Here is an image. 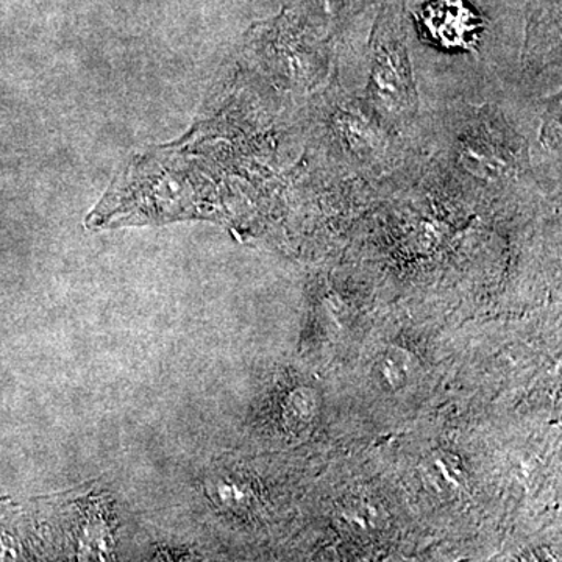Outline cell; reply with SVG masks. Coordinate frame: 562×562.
I'll use <instances>...</instances> for the list:
<instances>
[{"instance_id": "cell-2", "label": "cell", "mask_w": 562, "mask_h": 562, "mask_svg": "<svg viewBox=\"0 0 562 562\" xmlns=\"http://www.w3.org/2000/svg\"><path fill=\"white\" fill-rule=\"evenodd\" d=\"M431 38L442 47H471L480 31V20L461 0H438L422 14Z\"/></svg>"}, {"instance_id": "cell-1", "label": "cell", "mask_w": 562, "mask_h": 562, "mask_svg": "<svg viewBox=\"0 0 562 562\" xmlns=\"http://www.w3.org/2000/svg\"><path fill=\"white\" fill-rule=\"evenodd\" d=\"M387 40L390 41L380 36L376 44L373 85L384 105L390 109H408L414 102L408 58L405 57V50L395 36L392 38L390 33Z\"/></svg>"}, {"instance_id": "cell-3", "label": "cell", "mask_w": 562, "mask_h": 562, "mask_svg": "<svg viewBox=\"0 0 562 562\" xmlns=\"http://www.w3.org/2000/svg\"><path fill=\"white\" fill-rule=\"evenodd\" d=\"M419 362L409 351L391 347L380 355L373 366V379L380 390L397 392L408 386L409 382L417 375Z\"/></svg>"}]
</instances>
